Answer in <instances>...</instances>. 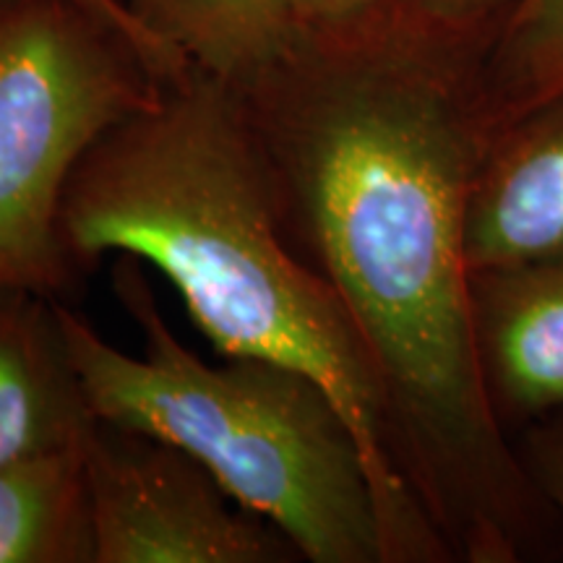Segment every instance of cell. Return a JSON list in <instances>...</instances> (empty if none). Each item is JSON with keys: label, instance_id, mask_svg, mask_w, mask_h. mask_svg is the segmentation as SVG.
<instances>
[{"label": "cell", "instance_id": "8fae6325", "mask_svg": "<svg viewBox=\"0 0 563 563\" xmlns=\"http://www.w3.org/2000/svg\"><path fill=\"white\" fill-rule=\"evenodd\" d=\"M483 76L498 136L563 102V0H517Z\"/></svg>", "mask_w": 563, "mask_h": 563}, {"label": "cell", "instance_id": "8992f818", "mask_svg": "<svg viewBox=\"0 0 563 563\" xmlns=\"http://www.w3.org/2000/svg\"><path fill=\"white\" fill-rule=\"evenodd\" d=\"M563 253V102L501 133L475 183L467 217L473 274Z\"/></svg>", "mask_w": 563, "mask_h": 563}, {"label": "cell", "instance_id": "5bb4252c", "mask_svg": "<svg viewBox=\"0 0 563 563\" xmlns=\"http://www.w3.org/2000/svg\"><path fill=\"white\" fill-rule=\"evenodd\" d=\"M532 462L545 496L563 517V422H555L553 428L534 435Z\"/></svg>", "mask_w": 563, "mask_h": 563}, {"label": "cell", "instance_id": "30bf717a", "mask_svg": "<svg viewBox=\"0 0 563 563\" xmlns=\"http://www.w3.org/2000/svg\"><path fill=\"white\" fill-rule=\"evenodd\" d=\"M81 443L0 467V563H95Z\"/></svg>", "mask_w": 563, "mask_h": 563}, {"label": "cell", "instance_id": "277c9868", "mask_svg": "<svg viewBox=\"0 0 563 563\" xmlns=\"http://www.w3.org/2000/svg\"><path fill=\"white\" fill-rule=\"evenodd\" d=\"M152 55L74 0H0V287L63 300L87 277L60 211L91 146L157 100Z\"/></svg>", "mask_w": 563, "mask_h": 563}, {"label": "cell", "instance_id": "9a60e30c", "mask_svg": "<svg viewBox=\"0 0 563 563\" xmlns=\"http://www.w3.org/2000/svg\"><path fill=\"white\" fill-rule=\"evenodd\" d=\"M300 30H321V26L347 24L371 13L378 0H290Z\"/></svg>", "mask_w": 563, "mask_h": 563}, {"label": "cell", "instance_id": "6da1fadb", "mask_svg": "<svg viewBox=\"0 0 563 563\" xmlns=\"http://www.w3.org/2000/svg\"><path fill=\"white\" fill-rule=\"evenodd\" d=\"M490 42L384 5L300 30L235 87L295 251L334 287L391 449L449 553L509 551V456L477 336L467 217L496 144Z\"/></svg>", "mask_w": 563, "mask_h": 563}, {"label": "cell", "instance_id": "9c48e42d", "mask_svg": "<svg viewBox=\"0 0 563 563\" xmlns=\"http://www.w3.org/2000/svg\"><path fill=\"white\" fill-rule=\"evenodd\" d=\"M167 51L201 74L243 87L295 45L290 0H125Z\"/></svg>", "mask_w": 563, "mask_h": 563}, {"label": "cell", "instance_id": "4fadbf2b", "mask_svg": "<svg viewBox=\"0 0 563 563\" xmlns=\"http://www.w3.org/2000/svg\"><path fill=\"white\" fill-rule=\"evenodd\" d=\"M74 3H81L84 9L95 11L97 16L108 19L115 26H121L123 32H129L131 37L136 40L139 45L152 55V60L157 63V68L162 70V76H165L167 84L175 81V79H180V76H186L188 70H191V66H188L186 60H180L178 55L167 51V47L162 45V42L154 40L152 34L139 24L136 16H133L129 5H125V0H74Z\"/></svg>", "mask_w": 563, "mask_h": 563}, {"label": "cell", "instance_id": "ba28073f", "mask_svg": "<svg viewBox=\"0 0 563 563\" xmlns=\"http://www.w3.org/2000/svg\"><path fill=\"white\" fill-rule=\"evenodd\" d=\"M473 292L488 384L525 410L563 407V253L473 274Z\"/></svg>", "mask_w": 563, "mask_h": 563}, {"label": "cell", "instance_id": "52a82bcc", "mask_svg": "<svg viewBox=\"0 0 563 563\" xmlns=\"http://www.w3.org/2000/svg\"><path fill=\"white\" fill-rule=\"evenodd\" d=\"M91 422L63 300L0 287V467L76 446Z\"/></svg>", "mask_w": 563, "mask_h": 563}, {"label": "cell", "instance_id": "3957f363", "mask_svg": "<svg viewBox=\"0 0 563 563\" xmlns=\"http://www.w3.org/2000/svg\"><path fill=\"white\" fill-rule=\"evenodd\" d=\"M115 295L144 355L63 302L70 357L95 418L186 449L302 561L386 563L376 501L347 420L306 373L262 357L203 363L167 327L141 262L118 256Z\"/></svg>", "mask_w": 563, "mask_h": 563}, {"label": "cell", "instance_id": "7a4b0ae2", "mask_svg": "<svg viewBox=\"0 0 563 563\" xmlns=\"http://www.w3.org/2000/svg\"><path fill=\"white\" fill-rule=\"evenodd\" d=\"M84 274L108 256L152 264L222 357L313 378L347 420L386 561L449 553L394 460L382 384L334 287L295 251L235 87L191 68L91 146L60 211Z\"/></svg>", "mask_w": 563, "mask_h": 563}, {"label": "cell", "instance_id": "7c38bea8", "mask_svg": "<svg viewBox=\"0 0 563 563\" xmlns=\"http://www.w3.org/2000/svg\"><path fill=\"white\" fill-rule=\"evenodd\" d=\"M378 5L422 24L493 42L517 0H378Z\"/></svg>", "mask_w": 563, "mask_h": 563}, {"label": "cell", "instance_id": "5b68a950", "mask_svg": "<svg viewBox=\"0 0 563 563\" xmlns=\"http://www.w3.org/2000/svg\"><path fill=\"white\" fill-rule=\"evenodd\" d=\"M81 456L95 563L302 561L287 534L243 509L196 456L159 435L95 418Z\"/></svg>", "mask_w": 563, "mask_h": 563}]
</instances>
